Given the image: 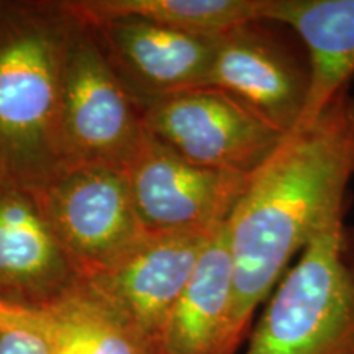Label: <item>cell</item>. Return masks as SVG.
<instances>
[{
  "instance_id": "14",
  "label": "cell",
  "mask_w": 354,
  "mask_h": 354,
  "mask_svg": "<svg viewBox=\"0 0 354 354\" xmlns=\"http://www.w3.org/2000/svg\"><path fill=\"white\" fill-rule=\"evenodd\" d=\"M233 292L227 221L212 233L159 338V354H221Z\"/></svg>"
},
{
  "instance_id": "16",
  "label": "cell",
  "mask_w": 354,
  "mask_h": 354,
  "mask_svg": "<svg viewBox=\"0 0 354 354\" xmlns=\"http://www.w3.org/2000/svg\"><path fill=\"white\" fill-rule=\"evenodd\" d=\"M0 354H50L38 335L0 323Z\"/></svg>"
},
{
  "instance_id": "7",
  "label": "cell",
  "mask_w": 354,
  "mask_h": 354,
  "mask_svg": "<svg viewBox=\"0 0 354 354\" xmlns=\"http://www.w3.org/2000/svg\"><path fill=\"white\" fill-rule=\"evenodd\" d=\"M125 174L146 233L212 232L228 221L250 179L194 165L148 133Z\"/></svg>"
},
{
  "instance_id": "3",
  "label": "cell",
  "mask_w": 354,
  "mask_h": 354,
  "mask_svg": "<svg viewBox=\"0 0 354 354\" xmlns=\"http://www.w3.org/2000/svg\"><path fill=\"white\" fill-rule=\"evenodd\" d=\"M245 354H354V230L343 220L282 276Z\"/></svg>"
},
{
  "instance_id": "5",
  "label": "cell",
  "mask_w": 354,
  "mask_h": 354,
  "mask_svg": "<svg viewBox=\"0 0 354 354\" xmlns=\"http://www.w3.org/2000/svg\"><path fill=\"white\" fill-rule=\"evenodd\" d=\"M138 104L151 138L210 169L251 176L286 136L215 87L148 97Z\"/></svg>"
},
{
  "instance_id": "13",
  "label": "cell",
  "mask_w": 354,
  "mask_h": 354,
  "mask_svg": "<svg viewBox=\"0 0 354 354\" xmlns=\"http://www.w3.org/2000/svg\"><path fill=\"white\" fill-rule=\"evenodd\" d=\"M266 21L290 26L308 50L310 120L346 91L354 74V0H272Z\"/></svg>"
},
{
  "instance_id": "4",
  "label": "cell",
  "mask_w": 354,
  "mask_h": 354,
  "mask_svg": "<svg viewBox=\"0 0 354 354\" xmlns=\"http://www.w3.org/2000/svg\"><path fill=\"white\" fill-rule=\"evenodd\" d=\"M73 17L61 68L64 166L125 169L146 138L140 104L115 73L94 26Z\"/></svg>"
},
{
  "instance_id": "9",
  "label": "cell",
  "mask_w": 354,
  "mask_h": 354,
  "mask_svg": "<svg viewBox=\"0 0 354 354\" xmlns=\"http://www.w3.org/2000/svg\"><path fill=\"white\" fill-rule=\"evenodd\" d=\"M253 21L216 39L209 86L227 92L281 133L302 120L308 95V68L289 48Z\"/></svg>"
},
{
  "instance_id": "1",
  "label": "cell",
  "mask_w": 354,
  "mask_h": 354,
  "mask_svg": "<svg viewBox=\"0 0 354 354\" xmlns=\"http://www.w3.org/2000/svg\"><path fill=\"white\" fill-rule=\"evenodd\" d=\"M354 179V95L348 88L300 122L248 179L227 221L233 292L221 354H234L254 312L318 233L343 220Z\"/></svg>"
},
{
  "instance_id": "8",
  "label": "cell",
  "mask_w": 354,
  "mask_h": 354,
  "mask_svg": "<svg viewBox=\"0 0 354 354\" xmlns=\"http://www.w3.org/2000/svg\"><path fill=\"white\" fill-rule=\"evenodd\" d=\"M215 230L145 232L112 263L84 279L130 318L159 349L167 317Z\"/></svg>"
},
{
  "instance_id": "15",
  "label": "cell",
  "mask_w": 354,
  "mask_h": 354,
  "mask_svg": "<svg viewBox=\"0 0 354 354\" xmlns=\"http://www.w3.org/2000/svg\"><path fill=\"white\" fill-rule=\"evenodd\" d=\"M272 0H66L88 24L140 19L197 37L218 38L253 21H266Z\"/></svg>"
},
{
  "instance_id": "6",
  "label": "cell",
  "mask_w": 354,
  "mask_h": 354,
  "mask_svg": "<svg viewBox=\"0 0 354 354\" xmlns=\"http://www.w3.org/2000/svg\"><path fill=\"white\" fill-rule=\"evenodd\" d=\"M30 190L82 277L112 263L145 233L120 167L66 166Z\"/></svg>"
},
{
  "instance_id": "12",
  "label": "cell",
  "mask_w": 354,
  "mask_h": 354,
  "mask_svg": "<svg viewBox=\"0 0 354 354\" xmlns=\"http://www.w3.org/2000/svg\"><path fill=\"white\" fill-rule=\"evenodd\" d=\"M0 323L38 335L50 354H159L158 344L86 279L35 307L0 304Z\"/></svg>"
},
{
  "instance_id": "2",
  "label": "cell",
  "mask_w": 354,
  "mask_h": 354,
  "mask_svg": "<svg viewBox=\"0 0 354 354\" xmlns=\"http://www.w3.org/2000/svg\"><path fill=\"white\" fill-rule=\"evenodd\" d=\"M66 2H0V183L35 189L63 169L61 68Z\"/></svg>"
},
{
  "instance_id": "11",
  "label": "cell",
  "mask_w": 354,
  "mask_h": 354,
  "mask_svg": "<svg viewBox=\"0 0 354 354\" xmlns=\"http://www.w3.org/2000/svg\"><path fill=\"white\" fill-rule=\"evenodd\" d=\"M82 279L32 190L0 183V304H46Z\"/></svg>"
},
{
  "instance_id": "10",
  "label": "cell",
  "mask_w": 354,
  "mask_h": 354,
  "mask_svg": "<svg viewBox=\"0 0 354 354\" xmlns=\"http://www.w3.org/2000/svg\"><path fill=\"white\" fill-rule=\"evenodd\" d=\"M91 25L115 73L136 100L209 86L220 37H197L140 19Z\"/></svg>"
}]
</instances>
